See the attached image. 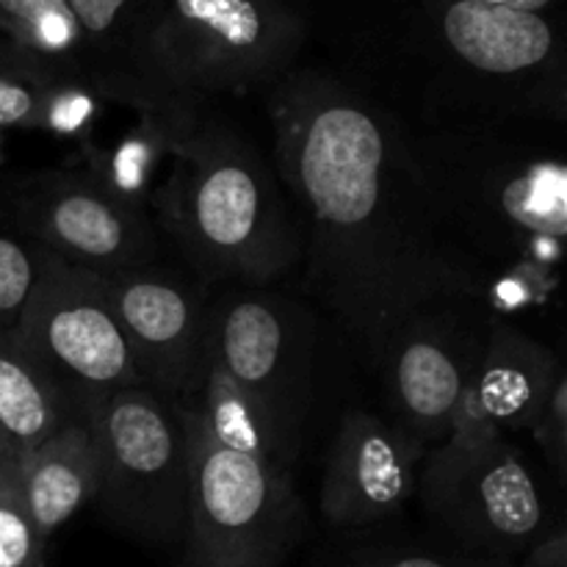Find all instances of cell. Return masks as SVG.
Listing matches in <instances>:
<instances>
[{
    "label": "cell",
    "instance_id": "obj_25",
    "mask_svg": "<svg viewBox=\"0 0 567 567\" xmlns=\"http://www.w3.org/2000/svg\"><path fill=\"white\" fill-rule=\"evenodd\" d=\"M352 567H468L452 563L449 557H435V554L421 551H385V554H365Z\"/></svg>",
    "mask_w": 567,
    "mask_h": 567
},
{
    "label": "cell",
    "instance_id": "obj_4",
    "mask_svg": "<svg viewBox=\"0 0 567 567\" xmlns=\"http://www.w3.org/2000/svg\"><path fill=\"white\" fill-rule=\"evenodd\" d=\"M192 449L186 567H282L302 526L291 474L216 441L192 404H181Z\"/></svg>",
    "mask_w": 567,
    "mask_h": 567
},
{
    "label": "cell",
    "instance_id": "obj_13",
    "mask_svg": "<svg viewBox=\"0 0 567 567\" xmlns=\"http://www.w3.org/2000/svg\"><path fill=\"white\" fill-rule=\"evenodd\" d=\"M203 122V111H147L133 114L127 131L114 138H86L78 144L72 166L122 203L150 214V203L188 133Z\"/></svg>",
    "mask_w": 567,
    "mask_h": 567
},
{
    "label": "cell",
    "instance_id": "obj_16",
    "mask_svg": "<svg viewBox=\"0 0 567 567\" xmlns=\"http://www.w3.org/2000/svg\"><path fill=\"white\" fill-rule=\"evenodd\" d=\"M192 408L203 415L205 424L233 452L249 454L255 460L275 465L277 471L288 474L293 452H297V432L275 413L271 404L255 396L244 385H238L214 354L205 349V369L199 380V391Z\"/></svg>",
    "mask_w": 567,
    "mask_h": 567
},
{
    "label": "cell",
    "instance_id": "obj_17",
    "mask_svg": "<svg viewBox=\"0 0 567 567\" xmlns=\"http://www.w3.org/2000/svg\"><path fill=\"white\" fill-rule=\"evenodd\" d=\"M72 421H83L53 380L0 338V454H22Z\"/></svg>",
    "mask_w": 567,
    "mask_h": 567
},
{
    "label": "cell",
    "instance_id": "obj_9",
    "mask_svg": "<svg viewBox=\"0 0 567 567\" xmlns=\"http://www.w3.org/2000/svg\"><path fill=\"white\" fill-rule=\"evenodd\" d=\"M208 352L297 432L308 380V330L269 293H227L208 310Z\"/></svg>",
    "mask_w": 567,
    "mask_h": 567
},
{
    "label": "cell",
    "instance_id": "obj_28",
    "mask_svg": "<svg viewBox=\"0 0 567 567\" xmlns=\"http://www.w3.org/2000/svg\"><path fill=\"white\" fill-rule=\"evenodd\" d=\"M39 567H50V565H48V559H44V563H39Z\"/></svg>",
    "mask_w": 567,
    "mask_h": 567
},
{
    "label": "cell",
    "instance_id": "obj_23",
    "mask_svg": "<svg viewBox=\"0 0 567 567\" xmlns=\"http://www.w3.org/2000/svg\"><path fill=\"white\" fill-rule=\"evenodd\" d=\"M61 78L48 75L22 53L0 64V133L39 131L44 92Z\"/></svg>",
    "mask_w": 567,
    "mask_h": 567
},
{
    "label": "cell",
    "instance_id": "obj_11",
    "mask_svg": "<svg viewBox=\"0 0 567 567\" xmlns=\"http://www.w3.org/2000/svg\"><path fill=\"white\" fill-rule=\"evenodd\" d=\"M419 491L426 509L460 535L518 540L543 518L532 476L496 446L454 460L432 454L421 468Z\"/></svg>",
    "mask_w": 567,
    "mask_h": 567
},
{
    "label": "cell",
    "instance_id": "obj_1",
    "mask_svg": "<svg viewBox=\"0 0 567 567\" xmlns=\"http://www.w3.org/2000/svg\"><path fill=\"white\" fill-rule=\"evenodd\" d=\"M269 116L277 177L308 216L310 282L365 352L382 358L426 308L474 288L449 258L424 166L380 105L291 72Z\"/></svg>",
    "mask_w": 567,
    "mask_h": 567
},
{
    "label": "cell",
    "instance_id": "obj_22",
    "mask_svg": "<svg viewBox=\"0 0 567 567\" xmlns=\"http://www.w3.org/2000/svg\"><path fill=\"white\" fill-rule=\"evenodd\" d=\"M109 109L111 103L92 83L61 78V81L50 83L44 92L39 131L83 144L86 138L97 136Z\"/></svg>",
    "mask_w": 567,
    "mask_h": 567
},
{
    "label": "cell",
    "instance_id": "obj_3",
    "mask_svg": "<svg viewBox=\"0 0 567 567\" xmlns=\"http://www.w3.org/2000/svg\"><path fill=\"white\" fill-rule=\"evenodd\" d=\"M302 42L305 20L275 0H142L131 55L155 89L203 105L277 86Z\"/></svg>",
    "mask_w": 567,
    "mask_h": 567
},
{
    "label": "cell",
    "instance_id": "obj_6",
    "mask_svg": "<svg viewBox=\"0 0 567 567\" xmlns=\"http://www.w3.org/2000/svg\"><path fill=\"white\" fill-rule=\"evenodd\" d=\"M14 347L59 385L81 419L111 393L144 388L136 354L100 277L48 249Z\"/></svg>",
    "mask_w": 567,
    "mask_h": 567
},
{
    "label": "cell",
    "instance_id": "obj_21",
    "mask_svg": "<svg viewBox=\"0 0 567 567\" xmlns=\"http://www.w3.org/2000/svg\"><path fill=\"white\" fill-rule=\"evenodd\" d=\"M44 546L22 496L17 454H0V567H39Z\"/></svg>",
    "mask_w": 567,
    "mask_h": 567
},
{
    "label": "cell",
    "instance_id": "obj_7",
    "mask_svg": "<svg viewBox=\"0 0 567 567\" xmlns=\"http://www.w3.org/2000/svg\"><path fill=\"white\" fill-rule=\"evenodd\" d=\"M0 221L94 275L150 266L158 249L153 216L116 199L72 164L0 183Z\"/></svg>",
    "mask_w": 567,
    "mask_h": 567
},
{
    "label": "cell",
    "instance_id": "obj_26",
    "mask_svg": "<svg viewBox=\"0 0 567 567\" xmlns=\"http://www.w3.org/2000/svg\"><path fill=\"white\" fill-rule=\"evenodd\" d=\"M17 55V50L11 48L9 42H6L3 37H0V64H6V61H11Z\"/></svg>",
    "mask_w": 567,
    "mask_h": 567
},
{
    "label": "cell",
    "instance_id": "obj_8",
    "mask_svg": "<svg viewBox=\"0 0 567 567\" xmlns=\"http://www.w3.org/2000/svg\"><path fill=\"white\" fill-rule=\"evenodd\" d=\"M114 308L144 388L172 404H192L208 349V310L203 291L161 266L97 275Z\"/></svg>",
    "mask_w": 567,
    "mask_h": 567
},
{
    "label": "cell",
    "instance_id": "obj_19",
    "mask_svg": "<svg viewBox=\"0 0 567 567\" xmlns=\"http://www.w3.org/2000/svg\"><path fill=\"white\" fill-rule=\"evenodd\" d=\"M44 249L0 221V338L14 343L42 275Z\"/></svg>",
    "mask_w": 567,
    "mask_h": 567
},
{
    "label": "cell",
    "instance_id": "obj_2",
    "mask_svg": "<svg viewBox=\"0 0 567 567\" xmlns=\"http://www.w3.org/2000/svg\"><path fill=\"white\" fill-rule=\"evenodd\" d=\"M150 216L205 280L260 286L297 258L277 172L241 133L205 116L172 158Z\"/></svg>",
    "mask_w": 567,
    "mask_h": 567
},
{
    "label": "cell",
    "instance_id": "obj_27",
    "mask_svg": "<svg viewBox=\"0 0 567 567\" xmlns=\"http://www.w3.org/2000/svg\"><path fill=\"white\" fill-rule=\"evenodd\" d=\"M0 164H3V133H0Z\"/></svg>",
    "mask_w": 567,
    "mask_h": 567
},
{
    "label": "cell",
    "instance_id": "obj_10",
    "mask_svg": "<svg viewBox=\"0 0 567 567\" xmlns=\"http://www.w3.org/2000/svg\"><path fill=\"white\" fill-rule=\"evenodd\" d=\"M421 468L424 441L408 426L349 410L327 460L321 513L336 526H369L391 518L419 491Z\"/></svg>",
    "mask_w": 567,
    "mask_h": 567
},
{
    "label": "cell",
    "instance_id": "obj_5",
    "mask_svg": "<svg viewBox=\"0 0 567 567\" xmlns=\"http://www.w3.org/2000/svg\"><path fill=\"white\" fill-rule=\"evenodd\" d=\"M97 437V507L127 537L142 543H177L186 532L188 449L181 404L150 388L111 393L86 413Z\"/></svg>",
    "mask_w": 567,
    "mask_h": 567
},
{
    "label": "cell",
    "instance_id": "obj_14",
    "mask_svg": "<svg viewBox=\"0 0 567 567\" xmlns=\"http://www.w3.org/2000/svg\"><path fill=\"white\" fill-rule=\"evenodd\" d=\"M17 463L28 513L44 543L97 498L103 465L86 421H72L31 452L17 454Z\"/></svg>",
    "mask_w": 567,
    "mask_h": 567
},
{
    "label": "cell",
    "instance_id": "obj_24",
    "mask_svg": "<svg viewBox=\"0 0 567 567\" xmlns=\"http://www.w3.org/2000/svg\"><path fill=\"white\" fill-rule=\"evenodd\" d=\"M471 385L476 388V396L493 421L515 419L532 402L529 377L507 360L491 358V363L480 374L471 377Z\"/></svg>",
    "mask_w": 567,
    "mask_h": 567
},
{
    "label": "cell",
    "instance_id": "obj_12",
    "mask_svg": "<svg viewBox=\"0 0 567 567\" xmlns=\"http://www.w3.org/2000/svg\"><path fill=\"white\" fill-rule=\"evenodd\" d=\"M548 0H457L432 9L441 48L476 75L513 78L540 66L554 48Z\"/></svg>",
    "mask_w": 567,
    "mask_h": 567
},
{
    "label": "cell",
    "instance_id": "obj_20",
    "mask_svg": "<svg viewBox=\"0 0 567 567\" xmlns=\"http://www.w3.org/2000/svg\"><path fill=\"white\" fill-rule=\"evenodd\" d=\"M504 214L540 236H567V177L557 169H537L515 177L502 192Z\"/></svg>",
    "mask_w": 567,
    "mask_h": 567
},
{
    "label": "cell",
    "instance_id": "obj_29",
    "mask_svg": "<svg viewBox=\"0 0 567 567\" xmlns=\"http://www.w3.org/2000/svg\"><path fill=\"white\" fill-rule=\"evenodd\" d=\"M565 443H567V432H565Z\"/></svg>",
    "mask_w": 567,
    "mask_h": 567
},
{
    "label": "cell",
    "instance_id": "obj_15",
    "mask_svg": "<svg viewBox=\"0 0 567 567\" xmlns=\"http://www.w3.org/2000/svg\"><path fill=\"white\" fill-rule=\"evenodd\" d=\"M382 358H388L393 404L402 415L399 424L421 441H443L468 385L457 358L435 332L421 330L419 321L399 332Z\"/></svg>",
    "mask_w": 567,
    "mask_h": 567
},
{
    "label": "cell",
    "instance_id": "obj_18",
    "mask_svg": "<svg viewBox=\"0 0 567 567\" xmlns=\"http://www.w3.org/2000/svg\"><path fill=\"white\" fill-rule=\"evenodd\" d=\"M0 37L48 75L86 81L89 42L70 0H0Z\"/></svg>",
    "mask_w": 567,
    "mask_h": 567
}]
</instances>
